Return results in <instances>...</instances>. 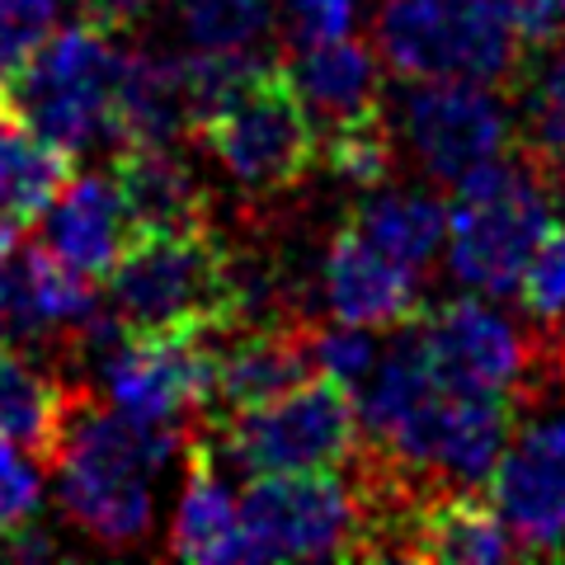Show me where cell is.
<instances>
[{
	"label": "cell",
	"mask_w": 565,
	"mask_h": 565,
	"mask_svg": "<svg viewBox=\"0 0 565 565\" xmlns=\"http://www.w3.org/2000/svg\"><path fill=\"white\" fill-rule=\"evenodd\" d=\"M43 241L71 264V269H81L85 278H95V282L109 278V269L122 255V245L132 241L128 212H122L114 180L76 174V180L57 193V203L47 207Z\"/></svg>",
	"instance_id": "cell-19"
},
{
	"label": "cell",
	"mask_w": 565,
	"mask_h": 565,
	"mask_svg": "<svg viewBox=\"0 0 565 565\" xmlns=\"http://www.w3.org/2000/svg\"><path fill=\"white\" fill-rule=\"evenodd\" d=\"M486 494L519 556H565V415H542L509 434Z\"/></svg>",
	"instance_id": "cell-11"
},
{
	"label": "cell",
	"mask_w": 565,
	"mask_h": 565,
	"mask_svg": "<svg viewBox=\"0 0 565 565\" xmlns=\"http://www.w3.org/2000/svg\"><path fill=\"white\" fill-rule=\"evenodd\" d=\"M52 20H57V0H0V95L52 33Z\"/></svg>",
	"instance_id": "cell-28"
},
{
	"label": "cell",
	"mask_w": 565,
	"mask_h": 565,
	"mask_svg": "<svg viewBox=\"0 0 565 565\" xmlns=\"http://www.w3.org/2000/svg\"><path fill=\"white\" fill-rule=\"evenodd\" d=\"M122 52L95 24L47 33L39 52L14 71L6 99L33 132L66 151H85L99 132H109V99Z\"/></svg>",
	"instance_id": "cell-8"
},
{
	"label": "cell",
	"mask_w": 565,
	"mask_h": 565,
	"mask_svg": "<svg viewBox=\"0 0 565 565\" xmlns=\"http://www.w3.org/2000/svg\"><path fill=\"white\" fill-rule=\"evenodd\" d=\"M232 340V334H226ZM316 373V326L311 321H264V326H241L236 340L222 349L217 359V396L212 411L236 415L264 405L282 392H292L297 382Z\"/></svg>",
	"instance_id": "cell-14"
},
{
	"label": "cell",
	"mask_w": 565,
	"mask_h": 565,
	"mask_svg": "<svg viewBox=\"0 0 565 565\" xmlns=\"http://www.w3.org/2000/svg\"><path fill=\"white\" fill-rule=\"evenodd\" d=\"M527 104L523 141L542 161H565V47H537L527 62V76L519 85Z\"/></svg>",
	"instance_id": "cell-23"
},
{
	"label": "cell",
	"mask_w": 565,
	"mask_h": 565,
	"mask_svg": "<svg viewBox=\"0 0 565 565\" xmlns=\"http://www.w3.org/2000/svg\"><path fill=\"white\" fill-rule=\"evenodd\" d=\"M349 222L359 232L386 250L392 259L424 269L438 245L448 241V203L434 199V193H401V189H373L367 199L349 212Z\"/></svg>",
	"instance_id": "cell-22"
},
{
	"label": "cell",
	"mask_w": 565,
	"mask_h": 565,
	"mask_svg": "<svg viewBox=\"0 0 565 565\" xmlns=\"http://www.w3.org/2000/svg\"><path fill=\"white\" fill-rule=\"evenodd\" d=\"M76 180V151L47 141L0 99V212L20 226L47 217L57 193Z\"/></svg>",
	"instance_id": "cell-21"
},
{
	"label": "cell",
	"mask_w": 565,
	"mask_h": 565,
	"mask_svg": "<svg viewBox=\"0 0 565 565\" xmlns=\"http://www.w3.org/2000/svg\"><path fill=\"white\" fill-rule=\"evenodd\" d=\"M81 392H71L24 353V344L0 340V438L29 452L39 467H57L71 405Z\"/></svg>",
	"instance_id": "cell-18"
},
{
	"label": "cell",
	"mask_w": 565,
	"mask_h": 565,
	"mask_svg": "<svg viewBox=\"0 0 565 565\" xmlns=\"http://www.w3.org/2000/svg\"><path fill=\"white\" fill-rule=\"evenodd\" d=\"M180 20L199 47L250 52L274 24V0H180Z\"/></svg>",
	"instance_id": "cell-25"
},
{
	"label": "cell",
	"mask_w": 565,
	"mask_h": 565,
	"mask_svg": "<svg viewBox=\"0 0 565 565\" xmlns=\"http://www.w3.org/2000/svg\"><path fill=\"white\" fill-rule=\"evenodd\" d=\"M193 429L166 419H141L122 405L76 396L57 457L62 509L99 546H132L151 533V471L170 452H184Z\"/></svg>",
	"instance_id": "cell-1"
},
{
	"label": "cell",
	"mask_w": 565,
	"mask_h": 565,
	"mask_svg": "<svg viewBox=\"0 0 565 565\" xmlns=\"http://www.w3.org/2000/svg\"><path fill=\"white\" fill-rule=\"evenodd\" d=\"M321 166L353 189H377L392 174V122L386 114L321 132Z\"/></svg>",
	"instance_id": "cell-24"
},
{
	"label": "cell",
	"mask_w": 565,
	"mask_h": 565,
	"mask_svg": "<svg viewBox=\"0 0 565 565\" xmlns=\"http://www.w3.org/2000/svg\"><path fill=\"white\" fill-rule=\"evenodd\" d=\"M386 556L438 561V565H490L519 556L500 509L476 486H424L396 514L386 533Z\"/></svg>",
	"instance_id": "cell-12"
},
{
	"label": "cell",
	"mask_w": 565,
	"mask_h": 565,
	"mask_svg": "<svg viewBox=\"0 0 565 565\" xmlns=\"http://www.w3.org/2000/svg\"><path fill=\"white\" fill-rule=\"evenodd\" d=\"M292 76L302 85V95L311 104L316 132H334L349 122L377 118L382 109V52L367 43L344 39H321V43H302L297 52Z\"/></svg>",
	"instance_id": "cell-17"
},
{
	"label": "cell",
	"mask_w": 565,
	"mask_h": 565,
	"mask_svg": "<svg viewBox=\"0 0 565 565\" xmlns=\"http://www.w3.org/2000/svg\"><path fill=\"white\" fill-rule=\"evenodd\" d=\"M377 52L405 81H486L519 90L537 47L471 0H386Z\"/></svg>",
	"instance_id": "cell-6"
},
{
	"label": "cell",
	"mask_w": 565,
	"mask_h": 565,
	"mask_svg": "<svg viewBox=\"0 0 565 565\" xmlns=\"http://www.w3.org/2000/svg\"><path fill=\"white\" fill-rule=\"evenodd\" d=\"M114 316L128 330H212L236 334L241 278L236 255L212 226L170 236H132L104 278Z\"/></svg>",
	"instance_id": "cell-2"
},
{
	"label": "cell",
	"mask_w": 565,
	"mask_h": 565,
	"mask_svg": "<svg viewBox=\"0 0 565 565\" xmlns=\"http://www.w3.org/2000/svg\"><path fill=\"white\" fill-rule=\"evenodd\" d=\"M401 132L419 170L448 189L514 147L509 99L486 81H415L401 104Z\"/></svg>",
	"instance_id": "cell-10"
},
{
	"label": "cell",
	"mask_w": 565,
	"mask_h": 565,
	"mask_svg": "<svg viewBox=\"0 0 565 565\" xmlns=\"http://www.w3.org/2000/svg\"><path fill=\"white\" fill-rule=\"evenodd\" d=\"M552 226L542 156L509 147L500 161L471 170L448 199V264L467 288L509 297L542 232Z\"/></svg>",
	"instance_id": "cell-3"
},
{
	"label": "cell",
	"mask_w": 565,
	"mask_h": 565,
	"mask_svg": "<svg viewBox=\"0 0 565 565\" xmlns=\"http://www.w3.org/2000/svg\"><path fill=\"white\" fill-rule=\"evenodd\" d=\"M39 500H43L39 462L0 438V542L39 514Z\"/></svg>",
	"instance_id": "cell-29"
},
{
	"label": "cell",
	"mask_w": 565,
	"mask_h": 565,
	"mask_svg": "<svg viewBox=\"0 0 565 565\" xmlns=\"http://www.w3.org/2000/svg\"><path fill=\"white\" fill-rule=\"evenodd\" d=\"M226 334L212 330H128L99 363L114 405L141 419H166L199 429L217 396V359Z\"/></svg>",
	"instance_id": "cell-9"
},
{
	"label": "cell",
	"mask_w": 565,
	"mask_h": 565,
	"mask_svg": "<svg viewBox=\"0 0 565 565\" xmlns=\"http://www.w3.org/2000/svg\"><path fill=\"white\" fill-rule=\"evenodd\" d=\"M14 250H20V222L0 212V259H10Z\"/></svg>",
	"instance_id": "cell-35"
},
{
	"label": "cell",
	"mask_w": 565,
	"mask_h": 565,
	"mask_svg": "<svg viewBox=\"0 0 565 565\" xmlns=\"http://www.w3.org/2000/svg\"><path fill=\"white\" fill-rule=\"evenodd\" d=\"M193 137L250 193L297 189L321 161V132L288 62H259L250 81L193 128Z\"/></svg>",
	"instance_id": "cell-5"
},
{
	"label": "cell",
	"mask_w": 565,
	"mask_h": 565,
	"mask_svg": "<svg viewBox=\"0 0 565 565\" xmlns=\"http://www.w3.org/2000/svg\"><path fill=\"white\" fill-rule=\"evenodd\" d=\"M212 448L232 457L250 476H288V471H340L363 444V415L353 386L311 373L264 405L212 419Z\"/></svg>",
	"instance_id": "cell-4"
},
{
	"label": "cell",
	"mask_w": 565,
	"mask_h": 565,
	"mask_svg": "<svg viewBox=\"0 0 565 565\" xmlns=\"http://www.w3.org/2000/svg\"><path fill=\"white\" fill-rule=\"evenodd\" d=\"M114 189L128 212L132 236H170L199 232L207 222V189L170 147H118Z\"/></svg>",
	"instance_id": "cell-15"
},
{
	"label": "cell",
	"mask_w": 565,
	"mask_h": 565,
	"mask_svg": "<svg viewBox=\"0 0 565 565\" xmlns=\"http://www.w3.org/2000/svg\"><path fill=\"white\" fill-rule=\"evenodd\" d=\"M292 39L297 43H321V39H344L353 24V0H292Z\"/></svg>",
	"instance_id": "cell-32"
},
{
	"label": "cell",
	"mask_w": 565,
	"mask_h": 565,
	"mask_svg": "<svg viewBox=\"0 0 565 565\" xmlns=\"http://www.w3.org/2000/svg\"><path fill=\"white\" fill-rule=\"evenodd\" d=\"M0 556H14V561H47V556H57V542L47 537V527L39 523H20L14 533L0 542Z\"/></svg>",
	"instance_id": "cell-34"
},
{
	"label": "cell",
	"mask_w": 565,
	"mask_h": 565,
	"mask_svg": "<svg viewBox=\"0 0 565 565\" xmlns=\"http://www.w3.org/2000/svg\"><path fill=\"white\" fill-rule=\"evenodd\" d=\"M241 561L349 556L367 561V509L359 486L334 471L255 476L236 500Z\"/></svg>",
	"instance_id": "cell-7"
},
{
	"label": "cell",
	"mask_w": 565,
	"mask_h": 565,
	"mask_svg": "<svg viewBox=\"0 0 565 565\" xmlns=\"http://www.w3.org/2000/svg\"><path fill=\"white\" fill-rule=\"evenodd\" d=\"M500 24H509L527 47H552V39L565 29V0H471Z\"/></svg>",
	"instance_id": "cell-31"
},
{
	"label": "cell",
	"mask_w": 565,
	"mask_h": 565,
	"mask_svg": "<svg viewBox=\"0 0 565 565\" xmlns=\"http://www.w3.org/2000/svg\"><path fill=\"white\" fill-rule=\"evenodd\" d=\"M415 274L419 269L377 250L353 222H344L334 232L326 264H321L326 302L334 311V321L363 326V330H405L419 321L424 297H419Z\"/></svg>",
	"instance_id": "cell-13"
},
{
	"label": "cell",
	"mask_w": 565,
	"mask_h": 565,
	"mask_svg": "<svg viewBox=\"0 0 565 565\" xmlns=\"http://www.w3.org/2000/svg\"><path fill=\"white\" fill-rule=\"evenodd\" d=\"M52 321L39 302V288H33L24 245L10 259H0V340L10 344H47L52 340Z\"/></svg>",
	"instance_id": "cell-27"
},
{
	"label": "cell",
	"mask_w": 565,
	"mask_h": 565,
	"mask_svg": "<svg viewBox=\"0 0 565 565\" xmlns=\"http://www.w3.org/2000/svg\"><path fill=\"white\" fill-rule=\"evenodd\" d=\"M519 307L537 326L561 330L565 326V222H552L533 245L523 274H519Z\"/></svg>",
	"instance_id": "cell-26"
},
{
	"label": "cell",
	"mask_w": 565,
	"mask_h": 565,
	"mask_svg": "<svg viewBox=\"0 0 565 565\" xmlns=\"http://www.w3.org/2000/svg\"><path fill=\"white\" fill-rule=\"evenodd\" d=\"M184 494L170 523V556L180 561H241V514L217 471V448L203 429L184 444Z\"/></svg>",
	"instance_id": "cell-20"
},
{
	"label": "cell",
	"mask_w": 565,
	"mask_h": 565,
	"mask_svg": "<svg viewBox=\"0 0 565 565\" xmlns=\"http://www.w3.org/2000/svg\"><path fill=\"white\" fill-rule=\"evenodd\" d=\"M161 6H166V0H81V20L104 29L114 39V33L141 29Z\"/></svg>",
	"instance_id": "cell-33"
},
{
	"label": "cell",
	"mask_w": 565,
	"mask_h": 565,
	"mask_svg": "<svg viewBox=\"0 0 565 565\" xmlns=\"http://www.w3.org/2000/svg\"><path fill=\"white\" fill-rule=\"evenodd\" d=\"M377 367V344L363 326H316V373H330L349 386H359Z\"/></svg>",
	"instance_id": "cell-30"
},
{
	"label": "cell",
	"mask_w": 565,
	"mask_h": 565,
	"mask_svg": "<svg viewBox=\"0 0 565 565\" xmlns=\"http://www.w3.org/2000/svg\"><path fill=\"white\" fill-rule=\"evenodd\" d=\"M184 128H189L184 57L122 52L109 99V137L118 147H174V137Z\"/></svg>",
	"instance_id": "cell-16"
}]
</instances>
